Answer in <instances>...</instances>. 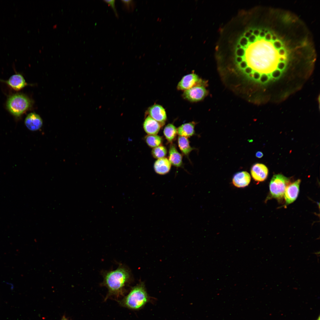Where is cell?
Instances as JSON below:
<instances>
[{"mask_svg": "<svg viewBox=\"0 0 320 320\" xmlns=\"http://www.w3.org/2000/svg\"><path fill=\"white\" fill-rule=\"evenodd\" d=\"M103 276V280L101 285L108 290L105 300L111 297L118 299L123 296L125 292L126 286L132 279L130 270L121 264L115 270L104 272Z\"/></svg>", "mask_w": 320, "mask_h": 320, "instance_id": "1", "label": "cell"}, {"mask_svg": "<svg viewBox=\"0 0 320 320\" xmlns=\"http://www.w3.org/2000/svg\"><path fill=\"white\" fill-rule=\"evenodd\" d=\"M4 82L16 90H20L27 85L23 77L19 74L12 76L7 80Z\"/></svg>", "mask_w": 320, "mask_h": 320, "instance_id": "13", "label": "cell"}, {"mask_svg": "<svg viewBox=\"0 0 320 320\" xmlns=\"http://www.w3.org/2000/svg\"><path fill=\"white\" fill-rule=\"evenodd\" d=\"M273 45L276 49L279 50L282 48V45L281 42L277 40L273 42Z\"/></svg>", "mask_w": 320, "mask_h": 320, "instance_id": "27", "label": "cell"}, {"mask_svg": "<svg viewBox=\"0 0 320 320\" xmlns=\"http://www.w3.org/2000/svg\"><path fill=\"white\" fill-rule=\"evenodd\" d=\"M196 123L193 121L183 124L177 129V134L180 136L190 137L195 133L194 127Z\"/></svg>", "mask_w": 320, "mask_h": 320, "instance_id": "16", "label": "cell"}, {"mask_svg": "<svg viewBox=\"0 0 320 320\" xmlns=\"http://www.w3.org/2000/svg\"><path fill=\"white\" fill-rule=\"evenodd\" d=\"M208 93L204 85H198L184 91L182 95L184 99L189 101L197 102L204 99Z\"/></svg>", "mask_w": 320, "mask_h": 320, "instance_id": "5", "label": "cell"}, {"mask_svg": "<svg viewBox=\"0 0 320 320\" xmlns=\"http://www.w3.org/2000/svg\"><path fill=\"white\" fill-rule=\"evenodd\" d=\"M257 37L252 34L248 39L249 43H253L256 40Z\"/></svg>", "mask_w": 320, "mask_h": 320, "instance_id": "29", "label": "cell"}, {"mask_svg": "<svg viewBox=\"0 0 320 320\" xmlns=\"http://www.w3.org/2000/svg\"><path fill=\"white\" fill-rule=\"evenodd\" d=\"M272 35L271 33L268 32L266 34L264 38V39L267 41H270L271 40Z\"/></svg>", "mask_w": 320, "mask_h": 320, "instance_id": "30", "label": "cell"}, {"mask_svg": "<svg viewBox=\"0 0 320 320\" xmlns=\"http://www.w3.org/2000/svg\"><path fill=\"white\" fill-rule=\"evenodd\" d=\"M163 133L167 140L172 142L175 139L177 134V129L172 124H169L164 127Z\"/></svg>", "mask_w": 320, "mask_h": 320, "instance_id": "18", "label": "cell"}, {"mask_svg": "<svg viewBox=\"0 0 320 320\" xmlns=\"http://www.w3.org/2000/svg\"><path fill=\"white\" fill-rule=\"evenodd\" d=\"M122 3L126 9L129 11L132 10L134 3L132 0H121Z\"/></svg>", "mask_w": 320, "mask_h": 320, "instance_id": "21", "label": "cell"}, {"mask_svg": "<svg viewBox=\"0 0 320 320\" xmlns=\"http://www.w3.org/2000/svg\"><path fill=\"white\" fill-rule=\"evenodd\" d=\"M252 34L247 31L245 32L244 33V36L248 39Z\"/></svg>", "mask_w": 320, "mask_h": 320, "instance_id": "35", "label": "cell"}, {"mask_svg": "<svg viewBox=\"0 0 320 320\" xmlns=\"http://www.w3.org/2000/svg\"><path fill=\"white\" fill-rule=\"evenodd\" d=\"M171 164L166 157L157 159L155 162L154 168L155 172L160 175H164L169 172Z\"/></svg>", "mask_w": 320, "mask_h": 320, "instance_id": "14", "label": "cell"}, {"mask_svg": "<svg viewBox=\"0 0 320 320\" xmlns=\"http://www.w3.org/2000/svg\"><path fill=\"white\" fill-rule=\"evenodd\" d=\"M143 126L145 131L148 135H156L161 127L158 122L149 116L145 119Z\"/></svg>", "mask_w": 320, "mask_h": 320, "instance_id": "12", "label": "cell"}, {"mask_svg": "<svg viewBox=\"0 0 320 320\" xmlns=\"http://www.w3.org/2000/svg\"><path fill=\"white\" fill-rule=\"evenodd\" d=\"M60 320H70L65 316H63Z\"/></svg>", "mask_w": 320, "mask_h": 320, "instance_id": "40", "label": "cell"}, {"mask_svg": "<svg viewBox=\"0 0 320 320\" xmlns=\"http://www.w3.org/2000/svg\"><path fill=\"white\" fill-rule=\"evenodd\" d=\"M256 156L257 158H260L263 156V154L261 152L258 151L256 152Z\"/></svg>", "mask_w": 320, "mask_h": 320, "instance_id": "34", "label": "cell"}, {"mask_svg": "<svg viewBox=\"0 0 320 320\" xmlns=\"http://www.w3.org/2000/svg\"><path fill=\"white\" fill-rule=\"evenodd\" d=\"M178 144L182 153L188 157L191 151L194 149L191 146L188 139L185 137L179 136L178 138Z\"/></svg>", "mask_w": 320, "mask_h": 320, "instance_id": "17", "label": "cell"}, {"mask_svg": "<svg viewBox=\"0 0 320 320\" xmlns=\"http://www.w3.org/2000/svg\"><path fill=\"white\" fill-rule=\"evenodd\" d=\"M289 179L283 175H274L269 184L270 193L271 196L278 199L283 197L286 189L290 184Z\"/></svg>", "mask_w": 320, "mask_h": 320, "instance_id": "4", "label": "cell"}, {"mask_svg": "<svg viewBox=\"0 0 320 320\" xmlns=\"http://www.w3.org/2000/svg\"><path fill=\"white\" fill-rule=\"evenodd\" d=\"M241 47H242L241 46L239 43H238L236 45V48L237 49H239Z\"/></svg>", "mask_w": 320, "mask_h": 320, "instance_id": "39", "label": "cell"}, {"mask_svg": "<svg viewBox=\"0 0 320 320\" xmlns=\"http://www.w3.org/2000/svg\"><path fill=\"white\" fill-rule=\"evenodd\" d=\"M236 54L237 56L243 57H244L245 54V49L242 47L239 49H236Z\"/></svg>", "mask_w": 320, "mask_h": 320, "instance_id": "26", "label": "cell"}, {"mask_svg": "<svg viewBox=\"0 0 320 320\" xmlns=\"http://www.w3.org/2000/svg\"><path fill=\"white\" fill-rule=\"evenodd\" d=\"M31 102L25 95L22 94H15L8 99L7 107L13 115L20 116L31 107Z\"/></svg>", "mask_w": 320, "mask_h": 320, "instance_id": "3", "label": "cell"}, {"mask_svg": "<svg viewBox=\"0 0 320 320\" xmlns=\"http://www.w3.org/2000/svg\"><path fill=\"white\" fill-rule=\"evenodd\" d=\"M149 116L163 126L167 119L166 113L164 108L161 105L154 104L149 107L148 110Z\"/></svg>", "mask_w": 320, "mask_h": 320, "instance_id": "7", "label": "cell"}, {"mask_svg": "<svg viewBox=\"0 0 320 320\" xmlns=\"http://www.w3.org/2000/svg\"><path fill=\"white\" fill-rule=\"evenodd\" d=\"M260 32V31L259 30L255 29L253 30L252 34L255 36L257 37H258L259 36Z\"/></svg>", "mask_w": 320, "mask_h": 320, "instance_id": "32", "label": "cell"}, {"mask_svg": "<svg viewBox=\"0 0 320 320\" xmlns=\"http://www.w3.org/2000/svg\"><path fill=\"white\" fill-rule=\"evenodd\" d=\"M168 159L171 164L176 167H180L182 165V156L177 151L175 145L171 144L169 151Z\"/></svg>", "mask_w": 320, "mask_h": 320, "instance_id": "15", "label": "cell"}, {"mask_svg": "<svg viewBox=\"0 0 320 320\" xmlns=\"http://www.w3.org/2000/svg\"><path fill=\"white\" fill-rule=\"evenodd\" d=\"M243 60V58L240 57L236 56V61L239 64Z\"/></svg>", "mask_w": 320, "mask_h": 320, "instance_id": "33", "label": "cell"}, {"mask_svg": "<svg viewBox=\"0 0 320 320\" xmlns=\"http://www.w3.org/2000/svg\"><path fill=\"white\" fill-rule=\"evenodd\" d=\"M145 140L150 147L154 148L161 145L162 142V137L157 135H148L145 137Z\"/></svg>", "mask_w": 320, "mask_h": 320, "instance_id": "19", "label": "cell"}, {"mask_svg": "<svg viewBox=\"0 0 320 320\" xmlns=\"http://www.w3.org/2000/svg\"><path fill=\"white\" fill-rule=\"evenodd\" d=\"M251 173L253 179L256 181L262 182L267 177L268 169L264 164L257 163L252 167Z\"/></svg>", "mask_w": 320, "mask_h": 320, "instance_id": "9", "label": "cell"}, {"mask_svg": "<svg viewBox=\"0 0 320 320\" xmlns=\"http://www.w3.org/2000/svg\"><path fill=\"white\" fill-rule=\"evenodd\" d=\"M277 40V37L275 35H272L271 37V40L273 42Z\"/></svg>", "mask_w": 320, "mask_h": 320, "instance_id": "37", "label": "cell"}, {"mask_svg": "<svg viewBox=\"0 0 320 320\" xmlns=\"http://www.w3.org/2000/svg\"><path fill=\"white\" fill-rule=\"evenodd\" d=\"M286 67V64L284 62H279L277 65V68L281 71L284 70Z\"/></svg>", "mask_w": 320, "mask_h": 320, "instance_id": "28", "label": "cell"}, {"mask_svg": "<svg viewBox=\"0 0 320 320\" xmlns=\"http://www.w3.org/2000/svg\"><path fill=\"white\" fill-rule=\"evenodd\" d=\"M281 71L278 69H276L273 71L271 74V77L273 78L277 79L279 78L281 76Z\"/></svg>", "mask_w": 320, "mask_h": 320, "instance_id": "24", "label": "cell"}, {"mask_svg": "<svg viewBox=\"0 0 320 320\" xmlns=\"http://www.w3.org/2000/svg\"><path fill=\"white\" fill-rule=\"evenodd\" d=\"M249 43L248 39L243 36L240 39L239 43L244 48L247 47Z\"/></svg>", "mask_w": 320, "mask_h": 320, "instance_id": "23", "label": "cell"}, {"mask_svg": "<svg viewBox=\"0 0 320 320\" xmlns=\"http://www.w3.org/2000/svg\"><path fill=\"white\" fill-rule=\"evenodd\" d=\"M270 79L267 74L265 73H262L259 79V81L263 84L265 83L268 81Z\"/></svg>", "mask_w": 320, "mask_h": 320, "instance_id": "25", "label": "cell"}, {"mask_svg": "<svg viewBox=\"0 0 320 320\" xmlns=\"http://www.w3.org/2000/svg\"><path fill=\"white\" fill-rule=\"evenodd\" d=\"M278 53L280 56H284L286 55V52L284 48H282L278 50Z\"/></svg>", "mask_w": 320, "mask_h": 320, "instance_id": "31", "label": "cell"}, {"mask_svg": "<svg viewBox=\"0 0 320 320\" xmlns=\"http://www.w3.org/2000/svg\"><path fill=\"white\" fill-rule=\"evenodd\" d=\"M27 128L31 131H36L40 129L42 124V121L39 115L35 113L28 114L25 120Z\"/></svg>", "mask_w": 320, "mask_h": 320, "instance_id": "10", "label": "cell"}, {"mask_svg": "<svg viewBox=\"0 0 320 320\" xmlns=\"http://www.w3.org/2000/svg\"><path fill=\"white\" fill-rule=\"evenodd\" d=\"M285 60V58L283 56H281L279 58V60L280 62H284Z\"/></svg>", "mask_w": 320, "mask_h": 320, "instance_id": "38", "label": "cell"}, {"mask_svg": "<svg viewBox=\"0 0 320 320\" xmlns=\"http://www.w3.org/2000/svg\"><path fill=\"white\" fill-rule=\"evenodd\" d=\"M266 34L264 31H260L259 36L260 38H264Z\"/></svg>", "mask_w": 320, "mask_h": 320, "instance_id": "36", "label": "cell"}, {"mask_svg": "<svg viewBox=\"0 0 320 320\" xmlns=\"http://www.w3.org/2000/svg\"><path fill=\"white\" fill-rule=\"evenodd\" d=\"M204 81L200 78L196 74L191 73L184 76L178 83L177 88L178 90L188 89L198 85L205 86Z\"/></svg>", "mask_w": 320, "mask_h": 320, "instance_id": "6", "label": "cell"}, {"mask_svg": "<svg viewBox=\"0 0 320 320\" xmlns=\"http://www.w3.org/2000/svg\"><path fill=\"white\" fill-rule=\"evenodd\" d=\"M149 300L144 284L140 282L132 287L128 294L118 302L123 307L137 310L144 307Z\"/></svg>", "mask_w": 320, "mask_h": 320, "instance_id": "2", "label": "cell"}, {"mask_svg": "<svg viewBox=\"0 0 320 320\" xmlns=\"http://www.w3.org/2000/svg\"><path fill=\"white\" fill-rule=\"evenodd\" d=\"M250 180L249 174L246 171H241L235 174L233 178L232 183L236 187L244 188L248 185Z\"/></svg>", "mask_w": 320, "mask_h": 320, "instance_id": "11", "label": "cell"}, {"mask_svg": "<svg viewBox=\"0 0 320 320\" xmlns=\"http://www.w3.org/2000/svg\"><path fill=\"white\" fill-rule=\"evenodd\" d=\"M103 1L106 3H107L111 7L112 9H113L114 12L116 16V17H118V14H117L115 6V0H103Z\"/></svg>", "mask_w": 320, "mask_h": 320, "instance_id": "22", "label": "cell"}, {"mask_svg": "<svg viewBox=\"0 0 320 320\" xmlns=\"http://www.w3.org/2000/svg\"><path fill=\"white\" fill-rule=\"evenodd\" d=\"M151 153L154 158L159 159L165 157L167 153V150L165 146L160 145L153 148Z\"/></svg>", "mask_w": 320, "mask_h": 320, "instance_id": "20", "label": "cell"}, {"mask_svg": "<svg viewBox=\"0 0 320 320\" xmlns=\"http://www.w3.org/2000/svg\"><path fill=\"white\" fill-rule=\"evenodd\" d=\"M253 30L252 29H250L248 30V31L250 33H251L252 34V33H253Z\"/></svg>", "mask_w": 320, "mask_h": 320, "instance_id": "41", "label": "cell"}, {"mask_svg": "<svg viewBox=\"0 0 320 320\" xmlns=\"http://www.w3.org/2000/svg\"><path fill=\"white\" fill-rule=\"evenodd\" d=\"M317 320H320V318L319 317L318 319Z\"/></svg>", "mask_w": 320, "mask_h": 320, "instance_id": "42", "label": "cell"}, {"mask_svg": "<svg viewBox=\"0 0 320 320\" xmlns=\"http://www.w3.org/2000/svg\"><path fill=\"white\" fill-rule=\"evenodd\" d=\"M300 182L301 180L298 179L286 188L284 195L286 205L292 203L297 198Z\"/></svg>", "mask_w": 320, "mask_h": 320, "instance_id": "8", "label": "cell"}]
</instances>
